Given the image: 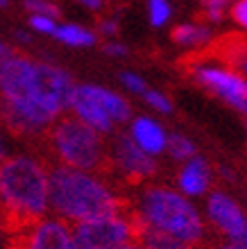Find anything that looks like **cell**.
I'll return each instance as SVG.
<instances>
[{"mask_svg":"<svg viewBox=\"0 0 247 249\" xmlns=\"http://www.w3.org/2000/svg\"><path fill=\"white\" fill-rule=\"evenodd\" d=\"M114 163L130 181L148 179L156 170V163L150 159L148 152H143L130 136H118L114 145Z\"/></svg>","mask_w":247,"mask_h":249,"instance_id":"obj_10","label":"cell"},{"mask_svg":"<svg viewBox=\"0 0 247 249\" xmlns=\"http://www.w3.org/2000/svg\"><path fill=\"white\" fill-rule=\"evenodd\" d=\"M132 141L148 154H159L166 150V131L152 118H136L132 124Z\"/></svg>","mask_w":247,"mask_h":249,"instance_id":"obj_12","label":"cell"},{"mask_svg":"<svg viewBox=\"0 0 247 249\" xmlns=\"http://www.w3.org/2000/svg\"><path fill=\"white\" fill-rule=\"evenodd\" d=\"M9 5V0H0V7H7Z\"/></svg>","mask_w":247,"mask_h":249,"instance_id":"obj_34","label":"cell"},{"mask_svg":"<svg viewBox=\"0 0 247 249\" xmlns=\"http://www.w3.org/2000/svg\"><path fill=\"white\" fill-rule=\"evenodd\" d=\"M143 95H145V100H148L150 107H154V109H159V111H163V113H170V111H172V105H170V100L166 98V95H161V93L145 91Z\"/></svg>","mask_w":247,"mask_h":249,"instance_id":"obj_22","label":"cell"},{"mask_svg":"<svg viewBox=\"0 0 247 249\" xmlns=\"http://www.w3.org/2000/svg\"><path fill=\"white\" fill-rule=\"evenodd\" d=\"M215 249H247V245H241V243H229V245H220Z\"/></svg>","mask_w":247,"mask_h":249,"instance_id":"obj_31","label":"cell"},{"mask_svg":"<svg viewBox=\"0 0 247 249\" xmlns=\"http://www.w3.org/2000/svg\"><path fill=\"white\" fill-rule=\"evenodd\" d=\"M134 243H138L143 249H197L193 243L172 238L168 233H161V231L148 229L136 217H134Z\"/></svg>","mask_w":247,"mask_h":249,"instance_id":"obj_13","label":"cell"},{"mask_svg":"<svg viewBox=\"0 0 247 249\" xmlns=\"http://www.w3.org/2000/svg\"><path fill=\"white\" fill-rule=\"evenodd\" d=\"M71 233L77 249H123L134 243V215H125L123 211L75 222Z\"/></svg>","mask_w":247,"mask_h":249,"instance_id":"obj_6","label":"cell"},{"mask_svg":"<svg viewBox=\"0 0 247 249\" xmlns=\"http://www.w3.org/2000/svg\"><path fill=\"white\" fill-rule=\"evenodd\" d=\"M207 5V14L211 20H220L222 18V2L225 0H202Z\"/></svg>","mask_w":247,"mask_h":249,"instance_id":"obj_25","label":"cell"},{"mask_svg":"<svg viewBox=\"0 0 247 249\" xmlns=\"http://www.w3.org/2000/svg\"><path fill=\"white\" fill-rule=\"evenodd\" d=\"M197 79L220 98H225L231 107L247 111V82L238 72L222 68H197Z\"/></svg>","mask_w":247,"mask_h":249,"instance_id":"obj_9","label":"cell"},{"mask_svg":"<svg viewBox=\"0 0 247 249\" xmlns=\"http://www.w3.org/2000/svg\"><path fill=\"white\" fill-rule=\"evenodd\" d=\"M231 14H234V18L238 20L243 27H247V0H238L234 5V9H231Z\"/></svg>","mask_w":247,"mask_h":249,"instance_id":"obj_26","label":"cell"},{"mask_svg":"<svg viewBox=\"0 0 247 249\" xmlns=\"http://www.w3.org/2000/svg\"><path fill=\"white\" fill-rule=\"evenodd\" d=\"M123 249H143V247H141V245H138V243H130V245H125Z\"/></svg>","mask_w":247,"mask_h":249,"instance_id":"obj_33","label":"cell"},{"mask_svg":"<svg viewBox=\"0 0 247 249\" xmlns=\"http://www.w3.org/2000/svg\"><path fill=\"white\" fill-rule=\"evenodd\" d=\"M55 36H57L61 43H68V46H93L95 43V34L84 30L79 25H61L55 30Z\"/></svg>","mask_w":247,"mask_h":249,"instance_id":"obj_16","label":"cell"},{"mask_svg":"<svg viewBox=\"0 0 247 249\" xmlns=\"http://www.w3.org/2000/svg\"><path fill=\"white\" fill-rule=\"evenodd\" d=\"M50 147L61 165L84 172L107 170V150L100 134L77 118H61L52 124Z\"/></svg>","mask_w":247,"mask_h":249,"instance_id":"obj_5","label":"cell"},{"mask_svg":"<svg viewBox=\"0 0 247 249\" xmlns=\"http://www.w3.org/2000/svg\"><path fill=\"white\" fill-rule=\"evenodd\" d=\"M68 109H73V113H75V118L82 120L84 124H89L91 129H95L100 134V131H104V134H109L111 129H114V120L107 116V113L102 111V107L95 102V100L86 93L84 84L82 86H75L73 89V95H71V102H68Z\"/></svg>","mask_w":247,"mask_h":249,"instance_id":"obj_11","label":"cell"},{"mask_svg":"<svg viewBox=\"0 0 247 249\" xmlns=\"http://www.w3.org/2000/svg\"><path fill=\"white\" fill-rule=\"evenodd\" d=\"M209 179H211V175H209L207 161L195 157L182 168L177 181H179L182 193H186V195H202L209 188Z\"/></svg>","mask_w":247,"mask_h":249,"instance_id":"obj_14","label":"cell"},{"mask_svg":"<svg viewBox=\"0 0 247 249\" xmlns=\"http://www.w3.org/2000/svg\"><path fill=\"white\" fill-rule=\"evenodd\" d=\"M100 30H102V34H116L118 25L114 20H104V23H100Z\"/></svg>","mask_w":247,"mask_h":249,"instance_id":"obj_28","label":"cell"},{"mask_svg":"<svg viewBox=\"0 0 247 249\" xmlns=\"http://www.w3.org/2000/svg\"><path fill=\"white\" fill-rule=\"evenodd\" d=\"M209 215L218 229L225 231V236L231 238V243L247 245V217L234 199L225 193H213L209 197Z\"/></svg>","mask_w":247,"mask_h":249,"instance_id":"obj_8","label":"cell"},{"mask_svg":"<svg viewBox=\"0 0 247 249\" xmlns=\"http://www.w3.org/2000/svg\"><path fill=\"white\" fill-rule=\"evenodd\" d=\"M12 236V249H77L68 222L59 217H41Z\"/></svg>","mask_w":247,"mask_h":249,"instance_id":"obj_7","label":"cell"},{"mask_svg":"<svg viewBox=\"0 0 247 249\" xmlns=\"http://www.w3.org/2000/svg\"><path fill=\"white\" fill-rule=\"evenodd\" d=\"M134 217L148 229L161 231L193 245H197L204 236V227L195 206L179 193L161 186L145 188L138 195Z\"/></svg>","mask_w":247,"mask_h":249,"instance_id":"obj_4","label":"cell"},{"mask_svg":"<svg viewBox=\"0 0 247 249\" xmlns=\"http://www.w3.org/2000/svg\"><path fill=\"white\" fill-rule=\"evenodd\" d=\"M0 206L9 231H19L48 213V168L19 154L0 163Z\"/></svg>","mask_w":247,"mask_h":249,"instance_id":"obj_3","label":"cell"},{"mask_svg":"<svg viewBox=\"0 0 247 249\" xmlns=\"http://www.w3.org/2000/svg\"><path fill=\"white\" fill-rule=\"evenodd\" d=\"M7 159V143H5V134L0 129V163Z\"/></svg>","mask_w":247,"mask_h":249,"instance_id":"obj_29","label":"cell"},{"mask_svg":"<svg viewBox=\"0 0 247 249\" xmlns=\"http://www.w3.org/2000/svg\"><path fill=\"white\" fill-rule=\"evenodd\" d=\"M123 84L130 89V91H134V93H145L148 91V86H145V82L141 77H136V75H132V72H125L123 77Z\"/></svg>","mask_w":247,"mask_h":249,"instance_id":"obj_24","label":"cell"},{"mask_svg":"<svg viewBox=\"0 0 247 249\" xmlns=\"http://www.w3.org/2000/svg\"><path fill=\"white\" fill-rule=\"evenodd\" d=\"M166 150L170 152V157L177 159V161H186L195 154V145L190 143L186 136H179V134H172L166 141Z\"/></svg>","mask_w":247,"mask_h":249,"instance_id":"obj_18","label":"cell"},{"mask_svg":"<svg viewBox=\"0 0 247 249\" xmlns=\"http://www.w3.org/2000/svg\"><path fill=\"white\" fill-rule=\"evenodd\" d=\"M7 54H9V50H7V46H5V43H0V61L5 59Z\"/></svg>","mask_w":247,"mask_h":249,"instance_id":"obj_32","label":"cell"},{"mask_svg":"<svg viewBox=\"0 0 247 249\" xmlns=\"http://www.w3.org/2000/svg\"><path fill=\"white\" fill-rule=\"evenodd\" d=\"M48 209L64 222L123 213V202L93 172L55 165L48 170Z\"/></svg>","mask_w":247,"mask_h":249,"instance_id":"obj_2","label":"cell"},{"mask_svg":"<svg viewBox=\"0 0 247 249\" xmlns=\"http://www.w3.org/2000/svg\"><path fill=\"white\" fill-rule=\"evenodd\" d=\"M84 89H86V93L102 107V111L107 113L114 123H125V120L130 118V107H127V102H125L120 95L107 91V89H102V86L84 84Z\"/></svg>","mask_w":247,"mask_h":249,"instance_id":"obj_15","label":"cell"},{"mask_svg":"<svg viewBox=\"0 0 247 249\" xmlns=\"http://www.w3.org/2000/svg\"><path fill=\"white\" fill-rule=\"evenodd\" d=\"M84 7H89V9H100V7L104 5V0H79Z\"/></svg>","mask_w":247,"mask_h":249,"instance_id":"obj_30","label":"cell"},{"mask_svg":"<svg viewBox=\"0 0 247 249\" xmlns=\"http://www.w3.org/2000/svg\"><path fill=\"white\" fill-rule=\"evenodd\" d=\"M104 53L116 54V57H123V54L127 53V48L120 46V43H107V46H104Z\"/></svg>","mask_w":247,"mask_h":249,"instance_id":"obj_27","label":"cell"},{"mask_svg":"<svg viewBox=\"0 0 247 249\" xmlns=\"http://www.w3.org/2000/svg\"><path fill=\"white\" fill-rule=\"evenodd\" d=\"M30 25L41 34H55V30H57L55 18H48V16H32V18H30Z\"/></svg>","mask_w":247,"mask_h":249,"instance_id":"obj_23","label":"cell"},{"mask_svg":"<svg viewBox=\"0 0 247 249\" xmlns=\"http://www.w3.org/2000/svg\"><path fill=\"white\" fill-rule=\"evenodd\" d=\"M23 5L32 16H48V18H57L59 16V9L48 0H25Z\"/></svg>","mask_w":247,"mask_h":249,"instance_id":"obj_20","label":"cell"},{"mask_svg":"<svg viewBox=\"0 0 247 249\" xmlns=\"http://www.w3.org/2000/svg\"><path fill=\"white\" fill-rule=\"evenodd\" d=\"M71 75L46 61L7 54L0 61V116L20 136L46 131L73 95Z\"/></svg>","mask_w":247,"mask_h":249,"instance_id":"obj_1","label":"cell"},{"mask_svg":"<svg viewBox=\"0 0 247 249\" xmlns=\"http://www.w3.org/2000/svg\"><path fill=\"white\" fill-rule=\"evenodd\" d=\"M222 54L227 57V61L231 66H236L238 71L247 72V46L238 43V41H231V46L227 50H222Z\"/></svg>","mask_w":247,"mask_h":249,"instance_id":"obj_19","label":"cell"},{"mask_svg":"<svg viewBox=\"0 0 247 249\" xmlns=\"http://www.w3.org/2000/svg\"><path fill=\"white\" fill-rule=\"evenodd\" d=\"M209 30L207 27H200V25H179L172 30V39L182 46H200L204 41H209Z\"/></svg>","mask_w":247,"mask_h":249,"instance_id":"obj_17","label":"cell"},{"mask_svg":"<svg viewBox=\"0 0 247 249\" xmlns=\"http://www.w3.org/2000/svg\"><path fill=\"white\" fill-rule=\"evenodd\" d=\"M170 16V7L166 0H150V20L152 25H163Z\"/></svg>","mask_w":247,"mask_h":249,"instance_id":"obj_21","label":"cell"}]
</instances>
